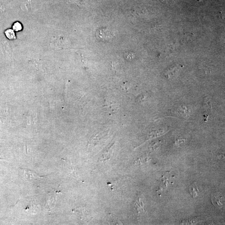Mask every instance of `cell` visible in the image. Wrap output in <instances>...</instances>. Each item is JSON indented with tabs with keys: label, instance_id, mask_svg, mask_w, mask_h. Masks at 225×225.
<instances>
[{
	"label": "cell",
	"instance_id": "cell-5",
	"mask_svg": "<svg viewBox=\"0 0 225 225\" xmlns=\"http://www.w3.org/2000/svg\"><path fill=\"white\" fill-rule=\"evenodd\" d=\"M23 170V171H24L25 173L26 174V176L28 178H29V179H30V178H31V179H38V178H41L40 177L41 176H39L36 173H34V172L29 170Z\"/></svg>",
	"mask_w": 225,
	"mask_h": 225
},
{
	"label": "cell",
	"instance_id": "cell-1",
	"mask_svg": "<svg viewBox=\"0 0 225 225\" xmlns=\"http://www.w3.org/2000/svg\"><path fill=\"white\" fill-rule=\"evenodd\" d=\"M97 39L104 42L110 41L114 37V34L109 29L102 28L97 30L96 33Z\"/></svg>",
	"mask_w": 225,
	"mask_h": 225
},
{
	"label": "cell",
	"instance_id": "cell-6",
	"mask_svg": "<svg viewBox=\"0 0 225 225\" xmlns=\"http://www.w3.org/2000/svg\"><path fill=\"white\" fill-rule=\"evenodd\" d=\"M22 26L19 22H16L13 26V30L16 32L21 31L22 29Z\"/></svg>",
	"mask_w": 225,
	"mask_h": 225
},
{
	"label": "cell",
	"instance_id": "cell-4",
	"mask_svg": "<svg viewBox=\"0 0 225 225\" xmlns=\"http://www.w3.org/2000/svg\"><path fill=\"white\" fill-rule=\"evenodd\" d=\"M5 34L6 37L9 40H13L16 39V34L14 30L12 29H8L5 31Z\"/></svg>",
	"mask_w": 225,
	"mask_h": 225
},
{
	"label": "cell",
	"instance_id": "cell-7",
	"mask_svg": "<svg viewBox=\"0 0 225 225\" xmlns=\"http://www.w3.org/2000/svg\"><path fill=\"white\" fill-rule=\"evenodd\" d=\"M106 106L107 109L109 110L114 111L116 110L117 105L114 103H109V104H108L106 105Z\"/></svg>",
	"mask_w": 225,
	"mask_h": 225
},
{
	"label": "cell",
	"instance_id": "cell-3",
	"mask_svg": "<svg viewBox=\"0 0 225 225\" xmlns=\"http://www.w3.org/2000/svg\"><path fill=\"white\" fill-rule=\"evenodd\" d=\"M189 190L190 194H191V195H192L193 197H196L199 191L198 187L195 183H193L192 184L190 185Z\"/></svg>",
	"mask_w": 225,
	"mask_h": 225
},
{
	"label": "cell",
	"instance_id": "cell-2",
	"mask_svg": "<svg viewBox=\"0 0 225 225\" xmlns=\"http://www.w3.org/2000/svg\"><path fill=\"white\" fill-rule=\"evenodd\" d=\"M222 200V197L220 195L217 194V195H212V197H211V201L213 204L216 207L218 208H221L223 206V203L221 202Z\"/></svg>",
	"mask_w": 225,
	"mask_h": 225
}]
</instances>
